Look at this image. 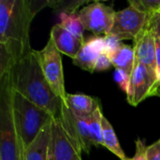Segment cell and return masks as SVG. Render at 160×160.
<instances>
[{
  "label": "cell",
  "instance_id": "cell-24",
  "mask_svg": "<svg viewBox=\"0 0 160 160\" xmlns=\"http://www.w3.org/2000/svg\"><path fill=\"white\" fill-rule=\"evenodd\" d=\"M112 66V61L110 59V57L106 54V53H102L100 54V56L98 57L96 66H95V71H104V70H108L111 68V67Z\"/></svg>",
  "mask_w": 160,
  "mask_h": 160
},
{
  "label": "cell",
  "instance_id": "cell-14",
  "mask_svg": "<svg viewBox=\"0 0 160 160\" xmlns=\"http://www.w3.org/2000/svg\"><path fill=\"white\" fill-rule=\"evenodd\" d=\"M52 119L42 128L34 142L25 149L24 160H47L51 142Z\"/></svg>",
  "mask_w": 160,
  "mask_h": 160
},
{
  "label": "cell",
  "instance_id": "cell-23",
  "mask_svg": "<svg viewBox=\"0 0 160 160\" xmlns=\"http://www.w3.org/2000/svg\"><path fill=\"white\" fill-rule=\"evenodd\" d=\"M128 160H147V146L145 145L144 140L137 139L136 141V151L132 158Z\"/></svg>",
  "mask_w": 160,
  "mask_h": 160
},
{
  "label": "cell",
  "instance_id": "cell-26",
  "mask_svg": "<svg viewBox=\"0 0 160 160\" xmlns=\"http://www.w3.org/2000/svg\"><path fill=\"white\" fill-rule=\"evenodd\" d=\"M147 160H160V138L150 146H147Z\"/></svg>",
  "mask_w": 160,
  "mask_h": 160
},
{
  "label": "cell",
  "instance_id": "cell-22",
  "mask_svg": "<svg viewBox=\"0 0 160 160\" xmlns=\"http://www.w3.org/2000/svg\"><path fill=\"white\" fill-rule=\"evenodd\" d=\"M104 41H105V53L110 57L113 52H115L118 48L123 44L121 40H119L116 37H114L112 34H109L107 36H103Z\"/></svg>",
  "mask_w": 160,
  "mask_h": 160
},
{
  "label": "cell",
  "instance_id": "cell-5",
  "mask_svg": "<svg viewBox=\"0 0 160 160\" xmlns=\"http://www.w3.org/2000/svg\"><path fill=\"white\" fill-rule=\"evenodd\" d=\"M37 54L40 63L42 72L54 94L67 105V91L65 87L64 71L61 52L56 49L52 39L50 38L47 44Z\"/></svg>",
  "mask_w": 160,
  "mask_h": 160
},
{
  "label": "cell",
  "instance_id": "cell-31",
  "mask_svg": "<svg viewBox=\"0 0 160 160\" xmlns=\"http://www.w3.org/2000/svg\"><path fill=\"white\" fill-rule=\"evenodd\" d=\"M47 160H52V158H51V155H50L49 151H48V158H47Z\"/></svg>",
  "mask_w": 160,
  "mask_h": 160
},
{
  "label": "cell",
  "instance_id": "cell-7",
  "mask_svg": "<svg viewBox=\"0 0 160 160\" xmlns=\"http://www.w3.org/2000/svg\"><path fill=\"white\" fill-rule=\"evenodd\" d=\"M115 12L110 6L94 2L83 7L78 13L85 30L92 32L94 36H107L111 34Z\"/></svg>",
  "mask_w": 160,
  "mask_h": 160
},
{
  "label": "cell",
  "instance_id": "cell-8",
  "mask_svg": "<svg viewBox=\"0 0 160 160\" xmlns=\"http://www.w3.org/2000/svg\"><path fill=\"white\" fill-rule=\"evenodd\" d=\"M49 153L52 160H82V150L68 136L58 118L52 121Z\"/></svg>",
  "mask_w": 160,
  "mask_h": 160
},
{
  "label": "cell",
  "instance_id": "cell-10",
  "mask_svg": "<svg viewBox=\"0 0 160 160\" xmlns=\"http://www.w3.org/2000/svg\"><path fill=\"white\" fill-rule=\"evenodd\" d=\"M156 80V71L136 61L131 73L130 91L127 96L128 103L136 107L145 98L151 97Z\"/></svg>",
  "mask_w": 160,
  "mask_h": 160
},
{
  "label": "cell",
  "instance_id": "cell-15",
  "mask_svg": "<svg viewBox=\"0 0 160 160\" xmlns=\"http://www.w3.org/2000/svg\"><path fill=\"white\" fill-rule=\"evenodd\" d=\"M99 103L98 98L84 94H67V106L80 116L88 117Z\"/></svg>",
  "mask_w": 160,
  "mask_h": 160
},
{
  "label": "cell",
  "instance_id": "cell-13",
  "mask_svg": "<svg viewBox=\"0 0 160 160\" xmlns=\"http://www.w3.org/2000/svg\"><path fill=\"white\" fill-rule=\"evenodd\" d=\"M50 38L52 39L56 49L63 54H66L74 59L81 50L84 40L78 38L59 23L54 24L50 32Z\"/></svg>",
  "mask_w": 160,
  "mask_h": 160
},
{
  "label": "cell",
  "instance_id": "cell-16",
  "mask_svg": "<svg viewBox=\"0 0 160 160\" xmlns=\"http://www.w3.org/2000/svg\"><path fill=\"white\" fill-rule=\"evenodd\" d=\"M110 59L112 66L116 68L122 69L131 75L136 63L135 52L132 47L123 43L118 50L110 56Z\"/></svg>",
  "mask_w": 160,
  "mask_h": 160
},
{
  "label": "cell",
  "instance_id": "cell-20",
  "mask_svg": "<svg viewBox=\"0 0 160 160\" xmlns=\"http://www.w3.org/2000/svg\"><path fill=\"white\" fill-rule=\"evenodd\" d=\"M128 3L148 16H152L160 9V0H129Z\"/></svg>",
  "mask_w": 160,
  "mask_h": 160
},
{
  "label": "cell",
  "instance_id": "cell-27",
  "mask_svg": "<svg viewBox=\"0 0 160 160\" xmlns=\"http://www.w3.org/2000/svg\"><path fill=\"white\" fill-rule=\"evenodd\" d=\"M155 43H156V63H157V68H160V39L157 36H155Z\"/></svg>",
  "mask_w": 160,
  "mask_h": 160
},
{
  "label": "cell",
  "instance_id": "cell-32",
  "mask_svg": "<svg viewBox=\"0 0 160 160\" xmlns=\"http://www.w3.org/2000/svg\"><path fill=\"white\" fill-rule=\"evenodd\" d=\"M158 12H159V13H160V9H159V11H158Z\"/></svg>",
  "mask_w": 160,
  "mask_h": 160
},
{
  "label": "cell",
  "instance_id": "cell-25",
  "mask_svg": "<svg viewBox=\"0 0 160 160\" xmlns=\"http://www.w3.org/2000/svg\"><path fill=\"white\" fill-rule=\"evenodd\" d=\"M148 26L153 31L154 35L157 36L160 39V13L157 12L152 16H149L148 20Z\"/></svg>",
  "mask_w": 160,
  "mask_h": 160
},
{
  "label": "cell",
  "instance_id": "cell-3",
  "mask_svg": "<svg viewBox=\"0 0 160 160\" xmlns=\"http://www.w3.org/2000/svg\"><path fill=\"white\" fill-rule=\"evenodd\" d=\"M12 111L20 145L25 150L37 138L42 128L53 118L12 88Z\"/></svg>",
  "mask_w": 160,
  "mask_h": 160
},
{
  "label": "cell",
  "instance_id": "cell-28",
  "mask_svg": "<svg viewBox=\"0 0 160 160\" xmlns=\"http://www.w3.org/2000/svg\"><path fill=\"white\" fill-rule=\"evenodd\" d=\"M156 77H157V80H156V85H155L154 90H153V92H152V94H151V97H153V95H154V93H155L156 89H157L158 86H160V68H157V70H156Z\"/></svg>",
  "mask_w": 160,
  "mask_h": 160
},
{
  "label": "cell",
  "instance_id": "cell-11",
  "mask_svg": "<svg viewBox=\"0 0 160 160\" xmlns=\"http://www.w3.org/2000/svg\"><path fill=\"white\" fill-rule=\"evenodd\" d=\"M102 53H105L104 38L101 36L90 37L84 40L77 56L73 59V64L83 70L94 72L96 63Z\"/></svg>",
  "mask_w": 160,
  "mask_h": 160
},
{
  "label": "cell",
  "instance_id": "cell-1",
  "mask_svg": "<svg viewBox=\"0 0 160 160\" xmlns=\"http://www.w3.org/2000/svg\"><path fill=\"white\" fill-rule=\"evenodd\" d=\"M33 3L0 0V76L33 49L30 46V23L37 13Z\"/></svg>",
  "mask_w": 160,
  "mask_h": 160
},
{
  "label": "cell",
  "instance_id": "cell-29",
  "mask_svg": "<svg viewBox=\"0 0 160 160\" xmlns=\"http://www.w3.org/2000/svg\"><path fill=\"white\" fill-rule=\"evenodd\" d=\"M20 150H21V152H20V158L19 160H24V151H23V148L20 145Z\"/></svg>",
  "mask_w": 160,
  "mask_h": 160
},
{
  "label": "cell",
  "instance_id": "cell-12",
  "mask_svg": "<svg viewBox=\"0 0 160 160\" xmlns=\"http://www.w3.org/2000/svg\"><path fill=\"white\" fill-rule=\"evenodd\" d=\"M148 23V22H147ZM134 41V52L136 61L156 71V43L155 35L148 24L137 36Z\"/></svg>",
  "mask_w": 160,
  "mask_h": 160
},
{
  "label": "cell",
  "instance_id": "cell-9",
  "mask_svg": "<svg viewBox=\"0 0 160 160\" xmlns=\"http://www.w3.org/2000/svg\"><path fill=\"white\" fill-rule=\"evenodd\" d=\"M58 119H60L68 136L80 147L82 152L88 155L94 145L89 133L87 117L74 113L66 104L63 103L61 114Z\"/></svg>",
  "mask_w": 160,
  "mask_h": 160
},
{
  "label": "cell",
  "instance_id": "cell-4",
  "mask_svg": "<svg viewBox=\"0 0 160 160\" xmlns=\"http://www.w3.org/2000/svg\"><path fill=\"white\" fill-rule=\"evenodd\" d=\"M20 142L12 111L9 72L0 76V160H19Z\"/></svg>",
  "mask_w": 160,
  "mask_h": 160
},
{
  "label": "cell",
  "instance_id": "cell-19",
  "mask_svg": "<svg viewBox=\"0 0 160 160\" xmlns=\"http://www.w3.org/2000/svg\"><path fill=\"white\" fill-rule=\"evenodd\" d=\"M102 108L101 104L99 103L96 110L87 117L88 128L90 137L93 142V145L98 147L102 145L103 146V138H102Z\"/></svg>",
  "mask_w": 160,
  "mask_h": 160
},
{
  "label": "cell",
  "instance_id": "cell-6",
  "mask_svg": "<svg viewBox=\"0 0 160 160\" xmlns=\"http://www.w3.org/2000/svg\"><path fill=\"white\" fill-rule=\"evenodd\" d=\"M149 20V16L139 10L133 6L115 12L114 20L111 34L119 40L132 39L145 28Z\"/></svg>",
  "mask_w": 160,
  "mask_h": 160
},
{
  "label": "cell",
  "instance_id": "cell-30",
  "mask_svg": "<svg viewBox=\"0 0 160 160\" xmlns=\"http://www.w3.org/2000/svg\"><path fill=\"white\" fill-rule=\"evenodd\" d=\"M153 96H158V97H159L160 98V86H158V87L156 89V91H155V93H154Z\"/></svg>",
  "mask_w": 160,
  "mask_h": 160
},
{
  "label": "cell",
  "instance_id": "cell-18",
  "mask_svg": "<svg viewBox=\"0 0 160 160\" xmlns=\"http://www.w3.org/2000/svg\"><path fill=\"white\" fill-rule=\"evenodd\" d=\"M59 24L77 37L80 39L84 40L83 38V34L85 31V28L82 24V22L80 18L79 13L76 11H68V10H63L59 14Z\"/></svg>",
  "mask_w": 160,
  "mask_h": 160
},
{
  "label": "cell",
  "instance_id": "cell-21",
  "mask_svg": "<svg viewBox=\"0 0 160 160\" xmlns=\"http://www.w3.org/2000/svg\"><path fill=\"white\" fill-rule=\"evenodd\" d=\"M114 81L118 84V86L122 89V91H124L128 96L130 91L131 75L122 69L116 68L114 71Z\"/></svg>",
  "mask_w": 160,
  "mask_h": 160
},
{
  "label": "cell",
  "instance_id": "cell-17",
  "mask_svg": "<svg viewBox=\"0 0 160 160\" xmlns=\"http://www.w3.org/2000/svg\"><path fill=\"white\" fill-rule=\"evenodd\" d=\"M102 138L103 146H105L110 152L115 155L119 159L128 160L120 145L112 124L105 116L102 117Z\"/></svg>",
  "mask_w": 160,
  "mask_h": 160
},
{
  "label": "cell",
  "instance_id": "cell-2",
  "mask_svg": "<svg viewBox=\"0 0 160 160\" xmlns=\"http://www.w3.org/2000/svg\"><path fill=\"white\" fill-rule=\"evenodd\" d=\"M13 90L31 102L46 110L53 118H59L63 101L49 85L40 67L37 51L22 57L9 71Z\"/></svg>",
  "mask_w": 160,
  "mask_h": 160
}]
</instances>
